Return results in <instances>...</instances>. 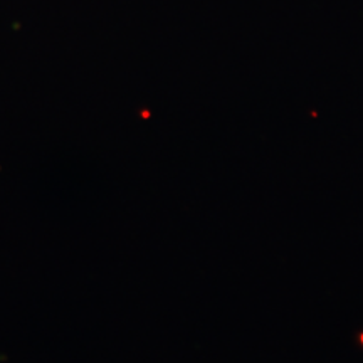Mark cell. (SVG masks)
Here are the masks:
<instances>
[]
</instances>
